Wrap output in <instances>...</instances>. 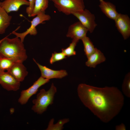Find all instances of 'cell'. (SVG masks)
Instances as JSON below:
<instances>
[{"label": "cell", "mask_w": 130, "mask_h": 130, "mask_svg": "<svg viewBox=\"0 0 130 130\" xmlns=\"http://www.w3.org/2000/svg\"><path fill=\"white\" fill-rule=\"evenodd\" d=\"M77 91L84 105L105 123L117 115L124 104V96L115 87L100 88L81 83Z\"/></svg>", "instance_id": "6da1fadb"}, {"label": "cell", "mask_w": 130, "mask_h": 130, "mask_svg": "<svg viewBox=\"0 0 130 130\" xmlns=\"http://www.w3.org/2000/svg\"><path fill=\"white\" fill-rule=\"evenodd\" d=\"M0 55L15 63H23L27 58L23 42L17 36L12 39L6 37L0 40Z\"/></svg>", "instance_id": "7a4b0ae2"}, {"label": "cell", "mask_w": 130, "mask_h": 130, "mask_svg": "<svg viewBox=\"0 0 130 130\" xmlns=\"http://www.w3.org/2000/svg\"><path fill=\"white\" fill-rule=\"evenodd\" d=\"M57 92V88L53 83L48 90L41 89L37 94L36 98L32 100L34 105L32 110L38 114H42L47 110L49 105L53 104L54 96Z\"/></svg>", "instance_id": "3957f363"}, {"label": "cell", "mask_w": 130, "mask_h": 130, "mask_svg": "<svg viewBox=\"0 0 130 130\" xmlns=\"http://www.w3.org/2000/svg\"><path fill=\"white\" fill-rule=\"evenodd\" d=\"M54 3L58 11L66 15L83 10L85 6L84 0H49Z\"/></svg>", "instance_id": "277c9868"}, {"label": "cell", "mask_w": 130, "mask_h": 130, "mask_svg": "<svg viewBox=\"0 0 130 130\" xmlns=\"http://www.w3.org/2000/svg\"><path fill=\"white\" fill-rule=\"evenodd\" d=\"M51 19L50 16L46 14L45 12L40 13L32 19L31 21L30 26L26 31L21 33L13 31L12 33L19 38L21 41L23 42L25 37L28 34L35 36L37 34V31L36 27L38 25L45 21L49 20Z\"/></svg>", "instance_id": "5b68a950"}, {"label": "cell", "mask_w": 130, "mask_h": 130, "mask_svg": "<svg viewBox=\"0 0 130 130\" xmlns=\"http://www.w3.org/2000/svg\"><path fill=\"white\" fill-rule=\"evenodd\" d=\"M72 14L78 19L90 33L93 32L97 25L95 21V15L87 9L73 13Z\"/></svg>", "instance_id": "8992f818"}, {"label": "cell", "mask_w": 130, "mask_h": 130, "mask_svg": "<svg viewBox=\"0 0 130 130\" xmlns=\"http://www.w3.org/2000/svg\"><path fill=\"white\" fill-rule=\"evenodd\" d=\"M49 81V80L41 76L31 86L21 91L18 100V102L22 105L26 104L31 97L36 93L39 87L48 83Z\"/></svg>", "instance_id": "52a82bcc"}, {"label": "cell", "mask_w": 130, "mask_h": 130, "mask_svg": "<svg viewBox=\"0 0 130 130\" xmlns=\"http://www.w3.org/2000/svg\"><path fill=\"white\" fill-rule=\"evenodd\" d=\"M114 21L116 27L124 39H127L130 36V19L129 16L119 13Z\"/></svg>", "instance_id": "ba28073f"}, {"label": "cell", "mask_w": 130, "mask_h": 130, "mask_svg": "<svg viewBox=\"0 0 130 130\" xmlns=\"http://www.w3.org/2000/svg\"><path fill=\"white\" fill-rule=\"evenodd\" d=\"M0 84L8 91H16L20 88V82L7 72H0Z\"/></svg>", "instance_id": "9c48e42d"}, {"label": "cell", "mask_w": 130, "mask_h": 130, "mask_svg": "<svg viewBox=\"0 0 130 130\" xmlns=\"http://www.w3.org/2000/svg\"><path fill=\"white\" fill-rule=\"evenodd\" d=\"M87 29L79 21L74 23L69 27L66 36L72 40L79 41L86 36Z\"/></svg>", "instance_id": "30bf717a"}, {"label": "cell", "mask_w": 130, "mask_h": 130, "mask_svg": "<svg viewBox=\"0 0 130 130\" xmlns=\"http://www.w3.org/2000/svg\"><path fill=\"white\" fill-rule=\"evenodd\" d=\"M34 61L36 63L41 72L42 77L44 78L50 80L53 78L61 79L68 75L66 71L64 70H55L51 69L47 67L43 66L37 62L34 59Z\"/></svg>", "instance_id": "8fae6325"}, {"label": "cell", "mask_w": 130, "mask_h": 130, "mask_svg": "<svg viewBox=\"0 0 130 130\" xmlns=\"http://www.w3.org/2000/svg\"><path fill=\"white\" fill-rule=\"evenodd\" d=\"M29 4L27 0H4L0 1V6L8 13L12 11H17L22 6H29Z\"/></svg>", "instance_id": "7c38bea8"}, {"label": "cell", "mask_w": 130, "mask_h": 130, "mask_svg": "<svg viewBox=\"0 0 130 130\" xmlns=\"http://www.w3.org/2000/svg\"><path fill=\"white\" fill-rule=\"evenodd\" d=\"M7 72L20 82L24 80L28 73L23 63L19 62L15 63Z\"/></svg>", "instance_id": "4fadbf2b"}, {"label": "cell", "mask_w": 130, "mask_h": 130, "mask_svg": "<svg viewBox=\"0 0 130 130\" xmlns=\"http://www.w3.org/2000/svg\"><path fill=\"white\" fill-rule=\"evenodd\" d=\"M99 6L101 11L108 18L114 20L118 15L116 6L104 0H99Z\"/></svg>", "instance_id": "5bb4252c"}, {"label": "cell", "mask_w": 130, "mask_h": 130, "mask_svg": "<svg viewBox=\"0 0 130 130\" xmlns=\"http://www.w3.org/2000/svg\"><path fill=\"white\" fill-rule=\"evenodd\" d=\"M85 65L90 67L95 68L98 64L105 61L106 58L103 53L96 48L94 52L87 58Z\"/></svg>", "instance_id": "9a60e30c"}, {"label": "cell", "mask_w": 130, "mask_h": 130, "mask_svg": "<svg viewBox=\"0 0 130 130\" xmlns=\"http://www.w3.org/2000/svg\"><path fill=\"white\" fill-rule=\"evenodd\" d=\"M12 19V16L0 6V34L5 32L10 24Z\"/></svg>", "instance_id": "2e32d148"}, {"label": "cell", "mask_w": 130, "mask_h": 130, "mask_svg": "<svg viewBox=\"0 0 130 130\" xmlns=\"http://www.w3.org/2000/svg\"><path fill=\"white\" fill-rule=\"evenodd\" d=\"M49 0H35L31 17H33L41 13L45 12L48 8Z\"/></svg>", "instance_id": "e0dca14e"}, {"label": "cell", "mask_w": 130, "mask_h": 130, "mask_svg": "<svg viewBox=\"0 0 130 130\" xmlns=\"http://www.w3.org/2000/svg\"><path fill=\"white\" fill-rule=\"evenodd\" d=\"M54 119L52 118L50 121L46 130H62L64 128V125L69 121L68 118H65L58 120L55 124H54Z\"/></svg>", "instance_id": "ac0fdd59"}, {"label": "cell", "mask_w": 130, "mask_h": 130, "mask_svg": "<svg viewBox=\"0 0 130 130\" xmlns=\"http://www.w3.org/2000/svg\"><path fill=\"white\" fill-rule=\"evenodd\" d=\"M84 46V51L85 54L87 58L95 51V47L89 38L86 36L81 40Z\"/></svg>", "instance_id": "d6986e66"}, {"label": "cell", "mask_w": 130, "mask_h": 130, "mask_svg": "<svg viewBox=\"0 0 130 130\" xmlns=\"http://www.w3.org/2000/svg\"><path fill=\"white\" fill-rule=\"evenodd\" d=\"M15 63L8 58L0 55V70L1 71H7Z\"/></svg>", "instance_id": "ffe728a7"}, {"label": "cell", "mask_w": 130, "mask_h": 130, "mask_svg": "<svg viewBox=\"0 0 130 130\" xmlns=\"http://www.w3.org/2000/svg\"><path fill=\"white\" fill-rule=\"evenodd\" d=\"M124 94L127 97H130V73L128 72L125 76L122 86Z\"/></svg>", "instance_id": "44dd1931"}, {"label": "cell", "mask_w": 130, "mask_h": 130, "mask_svg": "<svg viewBox=\"0 0 130 130\" xmlns=\"http://www.w3.org/2000/svg\"><path fill=\"white\" fill-rule=\"evenodd\" d=\"M78 41L72 40L69 46L65 48L62 49V52L66 56L69 57L76 54L75 48Z\"/></svg>", "instance_id": "7402d4cb"}, {"label": "cell", "mask_w": 130, "mask_h": 130, "mask_svg": "<svg viewBox=\"0 0 130 130\" xmlns=\"http://www.w3.org/2000/svg\"><path fill=\"white\" fill-rule=\"evenodd\" d=\"M66 58V56L62 52H54L52 53L50 58L49 62L51 64L62 60Z\"/></svg>", "instance_id": "603a6c76"}, {"label": "cell", "mask_w": 130, "mask_h": 130, "mask_svg": "<svg viewBox=\"0 0 130 130\" xmlns=\"http://www.w3.org/2000/svg\"><path fill=\"white\" fill-rule=\"evenodd\" d=\"M29 5L26 9V12L28 17H31L33 10L35 0H28Z\"/></svg>", "instance_id": "cb8c5ba5"}, {"label": "cell", "mask_w": 130, "mask_h": 130, "mask_svg": "<svg viewBox=\"0 0 130 130\" xmlns=\"http://www.w3.org/2000/svg\"><path fill=\"white\" fill-rule=\"evenodd\" d=\"M115 129L116 130H125L126 127L125 125L122 123L119 125L116 126Z\"/></svg>", "instance_id": "d4e9b609"}, {"label": "cell", "mask_w": 130, "mask_h": 130, "mask_svg": "<svg viewBox=\"0 0 130 130\" xmlns=\"http://www.w3.org/2000/svg\"><path fill=\"white\" fill-rule=\"evenodd\" d=\"M0 71H1L0 70Z\"/></svg>", "instance_id": "484cf974"}]
</instances>
